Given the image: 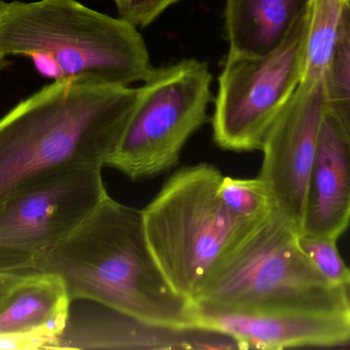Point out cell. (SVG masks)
<instances>
[{
	"label": "cell",
	"instance_id": "6da1fadb",
	"mask_svg": "<svg viewBox=\"0 0 350 350\" xmlns=\"http://www.w3.org/2000/svg\"><path fill=\"white\" fill-rule=\"evenodd\" d=\"M36 271L59 275L72 303L85 300L154 324L199 328L195 304L175 291L152 253L141 210L109 195L37 260Z\"/></svg>",
	"mask_w": 350,
	"mask_h": 350
},
{
	"label": "cell",
	"instance_id": "7a4b0ae2",
	"mask_svg": "<svg viewBox=\"0 0 350 350\" xmlns=\"http://www.w3.org/2000/svg\"><path fill=\"white\" fill-rule=\"evenodd\" d=\"M141 95V86L64 79L21 101L0 118V199L55 166H105Z\"/></svg>",
	"mask_w": 350,
	"mask_h": 350
},
{
	"label": "cell",
	"instance_id": "3957f363",
	"mask_svg": "<svg viewBox=\"0 0 350 350\" xmlns=\"http://www.w3.org/2000/svg\"><path fill=\"white\" fill-rule=\"evenodd\" d=\"M0 53L53 80L131 86L153 69L137 26L78 0H0Z\"/></svg>",
	"mask_w": 350,
	"mask_h": 350
},
{
	"label": "cell",
	"instance_id": "277c9868",
	"mask_svg": "<svg viewBox=\"0 0 350 350\" xmlns=\"http://www.w3.org/2000/svg\"><path fill=\"white\" fill-rule=\"evenodd\" d=\"M193 304L234 314H345L340 288L319 273L298 230L275 209L222 255Z\"/></svg>",
	"mask_w": 350,
	"mask_h": 350
},
{
	"label": "cell",
	"instance_id": "5b68a950",
	"mask_svg": "<svg viewBox=\"0 0 350 350\" xmlns=\"http://www.w3.org/2000/svg\"><path fill=\"white\" fill-rule=\"evenodd\" d=\"M222 176L209 164L183 166L142 210L152 253L172 288L193 302L208 273L255 224L238 219L219 195Z\"/></svg>",
	"mask_w": 350,
	"mask_h": 350
},
{
	"label": "cell",
	"instance_id": "8992f818",
	"mask_svg": "<svg viewBox=\"0 0 350 350\" xmlns=\"http://www.w3.org/2000/svg\"><path fill=\"white\" fill-rule=\"evenodd\" d=\"M212 73L206 62L183 59L154 68L120 142L105 166L137 181L172 170L189 138L208 121Z\"/></svg>",
	"mask_w": 350,
	"mask_h": 350
},
{
	"label": "cell",
	"instance_id": "52a82bcc",
	"mask_svg": "<svg viewBox=\"0 0 350 350\" xmlns=\"http://www.w3.org/2000/svg\"><path fill=\"white\" fill-rule=\"evenodd\" d=\"M308 25V8L275 51L260 57L226 55L211 121L218 147L234 152L261 150L271 125L304 76Z\"/></svg>",
	"mask_w": 350,
	"mask_h": 350
},
{
	"label": "cell",
	"instance_id": "ba28073f",
	"mask_svg": "<svg viewBox=\"0 0 350 350\" xmlns=\"http://www.w3.org/2000/svg\"><path fill=\"white\" fill-rule=\"evenodd\" d=\"M102 166L43 171L0 199V242L36 260L57 248L108 195Z\"/></svg>",
	"mask_w": 350,
	"mask_h": 350
},
{
	"label": "cell",
	"instance_id": "9c48e42d",
	"mask_svg": "<svg viewBox=\"0 0 350 350\" xmlns=\"http://www.w3.org/2000/svg\"><path fill=\"white\" fill-rule=\"evenodd\" d=\"M326 112L324 77L301 80L271 125L261 148L263 160L258 177L275 209L298 232Z\"/></svg>",
	"mask_w": 350,
	"mask_h": 350
},
{
	"label": "cell",
	"instance_id": "30bf717a",
	"mask_svg": "<svg viewBox=\"0 0 350 350\" xmlns=\"http://www.w3.org/2000/svg\"><path fill=\"white\" fill-rule=\"evenodd\" d=\"M70 314L49 349H239L228 335L204 328H176L104 308Z\"/></svg>",
	"mask_w": 350,
	"mask_h": 350
},
{
	"label": "cell",
	"instance_id": "8fae6325",
	"mask_svg": "<svg viewBox=\"0 0 350 350\" xmlns=\"http://www.w3.org/2000/svg\"><path fill=\"white\" fill-rule=\"evenodd\" d=\"M197 320L199 328L234 339L239 349L329 347L350 341V318L343 314H234L197 308Z\"/></svg>",
	"mask_w": 350,
	"mask_h": 350
},
{
	"label": "cell",
	"instance_id": "7c38bea8",
	"mask_svg": "<svg viewBox=\"0 0 350 350\" xmlns=\"http://www.w3.org/2000/svg\"><path fill=\"white\" fill-rule=\"evenodd\" d=\"M350 223V141L327 110L308 179L299 234L338 238Z\"/></svg>",
	"mask_w": 350,
	"mask_h": 350
},
{
	"label": "cell",
	"instance_id": "4fadbf2b",
	"mask_svg": "<svg viewBox=\"0 0 350 350\" xmlns=\"http://www.w3.org/2000/svg\"><path fill=\"white\" fill-rule=\"evenodd\" d=\"M72 304L59 275L30 273L0 310V338L21 341L30 349H49L65 330Z\"/></svg>",
	"mask_w": 350,
	"mask_h": 350
},
{
	"label": "cell",
	"instance_id": "5bb4252c",
	"mask_svg": "<svg viewBox=\"0 0 350 350\" xmlns=\"http://www.w3.org/2000/svg\"><path fill=\"white\" fill-rule=\"evenodd\" d=\"M312 0H226L224 31L230 55L260 57L275 51Z\"/></svg>",
	"mask_w": 350,
	"mask_h": 350
},
{
	"label": "cell",
	"instance_id": "9a60e30c",
	"mask_svg": "<svg viewBox=\"0 0 350 350\" xmlns=\"http://www.w3.org/2000/svg\"><path fill=\"white\" fill-rule=\"evenodd\" d=\"M345 0H312L301 80L324 77L338 36Z\"/></svg>",
	"mask_w": 350,
	"mask_h": 350
},
{
	"label": "cell",
	"instance_id": "2e32d148",
	"mask_svg": "<svg viewBox=\"0 0 350 350\" xmlns=\"http://www.w3.org/2000/svg\"><path fill=\"white\" fill-rule=\"evenodd\" d=\"M327 110L350 141V0H345L338 36L324 75Z\"/></svg>",
	"mask_w": 350,
	"mask_h": 350
},
{
	"label": "cell",
	"instance_id": "e0dca14e",
	"mask_svg": "<svg viewBox=\"0 0 350 350\" xmlns=\"http://www.w3.org/2000/svg\"><path fill=\"white\" fill-rule=\"evenodd\" d=\"M219 195L228 211L246 223H257L275 210L269 190L259 177L242 179L224 176Z\"/></svg>",
	"mask_w": 350,
	"mask_h": 350
},
{
	"label": "cell",
	"instance_id": "ac0fdd59",
	"mask_svg": "<svg viewBox=\"0 0 350 350\" xmlns=\"http://www.w3.org/2000/svg\"><path fill=\"white\" fill-rule=\"evenodd\" d=\"M338 238L314 234H299V245L319 273L335 286H340L350 277V268L345 264L337 248Z\"/></svg>",
	"mask_w": 350,
	"mask_h": 350
},
{
	"label": "cell",
	"instance_id": "d6986e66",
	"mask_svg": "<svg viewBox=\"0 0 350 350\" xmlns=\"http://www.w3.org/2000/svg\"><path fill=\"white\" fill-rule=\"evenodd\" d=\"M120 18L137 27H146L180 0H113Z\"/></svg>",
	"mask_w": 350,
	"mask_h": 350
},
{
	"label": "cell",
	"instance_id": "ffe728a7",
	"mask_svg": "<svg viewBox=\"0 0 350 350\" xmlns=\"http://www.w3.org/2000/svg\"><path fill=\"white\" fill-rule=\"evenodd\" d=\"M37 260L31 255L0 242V275H25L37 273Z\"/></svg>",
	"mask_w": 350,
	"mask_h": 350
},
{
	"label": "cell",
	"instance_id": "44dd1931",
	"mask_svg": "<svg viewBox=\"0 0 350 350\" xmlns=\"http://www.w3.org/2000/svg\"><path fill=\"white\" fill-rule=\"evenodd\" d=\"M30 275V273H29ZM25 275H0V310L10 301L18 286L24 281Z\"/></svg>",
	"mask_w": 350,
	"mask_h": 350
},
{
	"label": "cell",
	"instance_id": "7402d4cb",
	"mask_svg": "<svg viewBox=\"0 0 350 350\" xmlns=\"http://www.w3.org/2000/svg\"><path fill=\"white\" fill-rule=\"evenodd\" d=\"M341 298H342L343 308L345 314L350 318V277L347 281L343 282L340 286Z\"/></svg>",
	"mask_w": 350,
	"mask_h": 350
},
{
	"label": "cell",
	"instance_id": "603a6c76",
	"mask_svg": "<svg viewBox=\"0 0 350 350\" xmlns=\"http://www.w3.org/2000/svg\"><path fill=\"white\" fill-rule=\"evenodd\" d=\"M10 63H12V62L8 59V55L0 53V72H1L2 70L5 69V68H8V66L10 65Z\"/></svg>",
	"mask_w": 350,
	"mask_h": 350
}]
</instances>
